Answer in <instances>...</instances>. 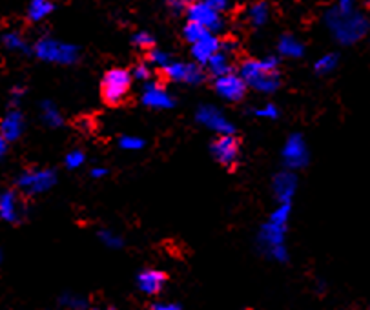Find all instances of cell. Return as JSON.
<instances>
[{"instance_id":"6da1fadb","label":"cell","mask_w":370,"mask_h":310,"mask_svg":"<svg viewBox=\"0 0 370 310\" xmlns=\"http://www.w3.org/2000/svg\"><path fill=\"white\" fill-rule=\"evenodd\" d=\"M239 77L246 82V86H254L255 90L266 91V93L274 91L281 82L279 73H277V59L270 57L264 60H243Z\"/></svg>"},{"instance_id":"7a4b0ae2","label":"cell","mask_w":370,"mask_h":310,"mask_svg":"<svg viewBox=\"0 0 370 310\" xmlns=\"http://www.w3.org/2000/svg\"><path fill=\"white\" fill-rule=\"evenodd\" d=\"M132 90V73L122 68L106 71L101 84V95L108 106H121Z\"/></svg>"},{"instance_id":"3957f363","label":"cell","mask_w":370,"mask_h":310,"mask_svg":"<svg viewBox=\"0 0 370 310\" xmlns=\"http://www.w3.org/2000/svg\"><path fill=\"white\" fill-rule=\"evenodd\" d=\"M350 4H341L338 10L332 11V16L328 19L330 26L334 27V32L338 35L339 40L343 43H350V40H356L363 33V27H361V19L358 16L350 15Z\"/></svg>"},{"instance_id":"277c9868","label":"cell","mask_w":370,"mask_h":310,"mask_svg":"<svg viewBox=\"0 0 370 310\" xmlns=\"http://www.w3.org/2000/svg\"><path fill=\"white\" fill-rule=\"evenodd\" d=\"M35 53L38 59L49 60V62H73L77 59V48L69 46V44H62L53 40V38H43L38 40L35 46Z\"/></svg>"},{"instance_id":"5b68a950","label":"cell","mask_w":370,"mask_h":310,"mask_svg":"<svg viewBox=\"0 0 370 310\" xmlns=\"http://www.w3.org/2000/svg\"><path fill=\"white\" fill-rule=\"evenodd\" d=\"M188 22H197L208 29V32H219L222 27V16L216 10H211L208 2L188 5Z\"/></svg>"},{"instance_id":"8992f818","label":"cell","mask_w":370,"mask_h":310,"mask_svg":"<svg viewBox=\"0 0 370 310\" xmlns=\"http://www.w3.org/2000/svg\"><path fill=\"white\" fill-rule=\"evenodd\" d=\"M55 182V174L51 170H27L19 177V187L26 193L46 192Z\"/></svg>"},{"instance_id":"52a82bcc","label":"cell","mask_w":370,"mask_h":310,"mask_svg":"<svg viewBox=\"0 0 370 310\" xmlns=\"http://www.w3.org/2000/svg\"><path fill=\"white\" fill-rule=\"evenodd\" d=\"M211 152L222 166L233 168L239 157V141L233 135H221L219 139L213 141Z\"/></svg>"},{"instance_id":"ba28073f","label":"cell","mask_w":370,"mask_h":310,"mask_svg":"<svg viewBox=\"0 0 370 310\" xmlns=\"http://www.w3.org/2000/svg\"><path fill=\"white\" fill-rule=\"evenodd\" d=\"M216 91L222 99L232 102H239L246 93V82L235 73H230V75L217 77L216 79Z\"/></svg>"},{"instance_id":"9c48e42d","label":"cell","mask_w":370,"mask_h":310,"mask_svg":"<svg viewBox=\"0 0 370 310\" xmlns=\"http://www.w3.org/2000/svg\"><path fill=\"white\" fill-rule=\"evenodd\" d=\"M166 281H168V278H166V274L161 272V270H144V272L139 274L137 278L139 289L148 296L159 294V292L164 289Z\"/></svg>"},{"instance_id":"30bf717a","label":"cell","mask_w":370,"mask_h":310,"mask_svg":"<svg viewBox=\"0 0 370 310\" xmlns=\"http://www.w3.org/2000/svg\"><path fill=\"white\" fill-rule=\"evenodd\" d=\"M219 48H221V43L210 33L208 37H205L203 40L192 46V55H194V59L199 64H207V62H210L213 55L219 53Z\"/></svg>"},{"instance_id":"8fae6325","label":"cell","mask_w":370,"mask_h":310,"mask_svg":"<svg viewBox=\"0 0 370 310\" xmlns=\"http://www.w3.org/2000/svg\"><path fill=\"white\" fill-rule=\"evenodd\" d=\"M197 117H199V121H201V123H205L207 126L213 128L216 132H222L224 135L233 134L232 124H228L227 119L222 117L221 113L217 112V110H213V108H208V106L201 108V110H199V113H197Z\"/></svg>"},{"instance_id":"7c38bea8","label":"cell","mask_w":370,"mask_h":310,"mask_svg":"<svg viewBox=\"0 0 370 310\" xmlns=\"http://www.w3.org/2000/svg\"><path fill=\"white\" fill-rule=\"evenodd\" d=\"M285 160L288 166H303L307 163V148L299 135H292L286 143Z\"/></svg>"},{"instance_id":"4fadbf2b","label":"cell","mask_w":370,"mask_h":310,"mask_svg":"<svg viewBox=\"0 0 370 310\" xmlns=\"http://www.w3.org/2000/svg\"><path fill=\"white\" fill-rule=\"evenodd\" d=\"M0 217L8 223H16L21 219V203L13 192L0 193Z\"/></svg>"},{"instance_id":"5bb4252c","label":"cell","mask_w":370,"mask_h":310,"mask_svg":"<svg viewBox=\"0 0 370 310\" xmlns=\"http://www.w3.org/2000/svg\"><path fill=\"white\" fill-rule=\"evenodd\" d=\"M22 128H24V121H22V115L19 112H10L2 119L0 123V135L4 137L5 141H15L21 137Z\"/></svg>"},{"instance_id":"9a60e30c","label":"cell","mask_w":370,"mask_h":310,"mask_svg":"<svg viewBox=\"0 0 370 310\" xmlns=\"http://www.w3.org/2000/svg\"><path fill=\"white\" fill-rule=\"evenodd\" d=\"M143 102L150 108H170L174 106V101L172 97L166 93V91L161 88V86L148 84L146 86V91L143 95Z\"/></svg>"},{"instance_id":"2e32d148","label":"cell","mask_w":370,"mask_h":310,"mask_svg":"<svg viewBox=\"0 0 370 310\" xmlns=\"http://www.w3.org/2000/svg\"><path fill=\"white\" fill-rule=\"evenodd\" d=\"M274 188L281 201L288 203V199H290L292 192H294V188H296V177L290 176V174H279V176L275 177Z\"/></svg>"},{"instance_id":"e0dca14e","label":"cell","mask_w":370,"mask_h":310,"mask_svg":"<svg viewBox=\"0 0 370 310\" xmlns=\"http://www.w3.org/2000/svg\"><path fill=\"white\" fill-rule=\"evenodd\" d=\"M208 64H210V71L216 75V79L217 77H224L232 73V62H230V57H228L227 53H222V51L213 55Z\"/></svg>"},{"instance_id":"ac0fdd59","label":"cell","mask_w":370,"mask_h":310,"mask_svg":"<svg viewBox=\"0 0 370 310\" xmlns=\"http://www.w3.org/2000/svg\"><path fill=\"white\" fill-rule=\"evenodd\" d=\"M53 11L51 2H46V0H35L27 8V19L33 22L43 21L44 16H48Z\"/></svg>"},{"instance_id":"d6986e66","label":"cell","mask_w":370,"mask_h":310,"mask_svg":"<svg viewBox=\"0 0 370 310\" xmlns=\"http://www.w3.org/2000/svg\"><path fill=\"white\" fill-rule=\"evenodd\" d=\"M183 35H185V38L190 44H197L199 40L208 37L210 32H208L205 26H201V24H197V22H188L185 27V32H183Z\"/></svg>"},{"instance_id":"ffe728a7","label":"cell","mask_w":370,"mask_h":310,"mask_svg":"<svg viewBox=\"0 0 370 310\" xmlns=\"http://www.w3.org/2000/svg\"><path fill=\"white\" fill-rule=\"evenodd\" d=\"M281 53L286 57H299L303 53V46L294 37H283L279 43Z\"/></svg>"},{"instance_id":"44dd1931","label":"cell","mask_w":370,"mask_h":310,"mask_svg":"<svg viewBox=\"0 0 370 310\" xmlns=\"http://www.w3.org/2000/svg\"><path fill=\"white\" fill-rule=\"evenodd\" d=\"M2 43H4L5 48L11 49V51H26V40L15 32L5 33L4 37H2Z\"/></svg>"},{"instance_id":"7402d4cb","label":"cell","mask_w":370,"mask_h":310,"mask_svg":"<svg viewBox=\"0 0 370 310\" xmlns=\"http://www.w3.org/2000/svg\"><path fill=\"white\" fill-rule=\"evenodd\" d=\"M186 68L188 64H181V62H172L166 68H163V75L170 80H185Z\"/></svg>"},{"instance_id":"603a6c76","label":"cell","mask_w":370,"mask_h":310,"mask_svg":"<svg viewBox=\"0 0 370 310\" xmlns=\"http://www.w3.org/2000/svg\"><path fill=\"white\" fill-rule=\"evenodd\" d=\"M266 16H268V5L266 4H255L250 8V21L257 26L266 21Z\"/></svg>"},{"instance_id":"cb8c5ba5","label":"cell","mask_w":370,"mask_h":310,"mask_svg":"<svg viewBox=\"0 0 370 310\" xmlns=\"http://www.w3.org/2000/svg\"><path fill=\"white\" fill-rule=\"evenodd\" d=\"M203 80H205V71H203L197 64H188V68H186L185 82H188V84H199Z\"/></svg>"},{"instance_id":"d4e9b609","label":"cell","mask_w":370,"mask_h":310,"mask_svg":"<svg viewBox=\"0 0 370 310\" xmlns=\"http://www.w3.org/2000/svg\"><path fill=\"white\" fill-rule=\"evenodd\" d=\"M43 117H44V121L49 124V126H58V124L62 123V119H60L58 112L55 110V106H53V104H49V102H46V104H44Z\"/></svg>"},{"instance_id":"484cf974","label":"cell","mask_w":370,"mask_h":310,"mask_svg":"<svg viewBox=\"0 0 370 310\" xmlns=\"http://www.w3.org/2000/svg\"><path fill=\"white\" fill-rule=\"evenodd\" d=\"M148 60L152 62V64L163 66V68H166L168 64H172V62H170V55L164 53V51H159V49H152V51H150Z\"/></svg>"},{"instance_id":"4316f807","label":"cell","mask_w":370,"mask_h":310,"mask_svg":"<svg viewBox=\"0 0 370 310\" xmlns=\"http://www.w3.org/2000/svg\"><path fill=\"white\" fill-rule=\"evenodd\" d=\"M154 43H155L154 38L150 37V35L146 32L137 33V35L133 37V44H135V46H139V48L152 49V48H154Z\"/></svg>"},{"instance_id":"83f0119b","label":"cell","mask_w":370,"mask_h":310,"mask_svg":"<svg viewBox=\"0 0 370 310\" xmlns=\"http://www.w3.org/2000/svg\"><path fill=\"white\" fill-rule=\"evenodd\" d=\"M336 64V55H327V57H323L319 62L316 64V71L317 73H327L330 71Z\"/></svg>"},{"instance_id":"f1b7e54d","label":"cell","mask_w":370,"mask_h":310,"mask_svg":"<svg viewBox=\"0 0 370 310\" xmlns=\"http://www.w3.org/2000/svg\"><path fill=\"white\" fill-rule=\"evenodd\" d=\"M84 163V154L82 152H71V154H68V157H66V166L68 168H77V166H80Z\"/></svg>"},{"instance_id":"f546056e","label":"cell","mask_w":370,"mask_h":310,"mask_svg":"<svg viewBox=\"0 0 370 310\" xmlns=\"http://www.w3.org/2000/svg\"><path fill=\"white\" fill-rule=\"evenodd\" d=\"M121 146L126 150H139V148H143L144 143L141 139H135V137H122Z\"/></svg>"},{"instance_id":"4dcf8cb0","label":"cell","mask_w":370,"mask_h":310,"mask_svg":"<svg viewBox=\"0 0 370 310\" xmlns=\"http://www.w3.org/2000/svg\"><path fill=\"white\" fill-rule=\"evenodd\" d=\"M133 75L137 77V79L146 80V79H150L152 71L148 70V66H146V64H139V66H135V70H133Z\"/></svg>"},{"instance_id":"1f68e13d","label":"cell","mask_w":370,"mask_h":310,"mask_svg":"<svg viewBox=\"0 0 370 310\" xmlns=\"http://www.w3.org/2000/svg\"><path fill=\"white\" fill-rule=\"evenodd\" d=\"M208 4H210L211 10H216L217 13H222V11L230 10V4H228V2H224V0H210Z\"/></svg>"},{"instance_id":"d6a6232c","label":"cell","mask_w":370,"mask_h":310,"mask_svg":"<svg viewBox=\"0 0 370 310\" xmlns=\"http://www.w3.org/2000/svg\"><path fill=\"white\" fill-rule=\"evenodd\" d=\"M255 115H259V117H277V110H275V106H272V104H268L266 108H263V110H255Z\"/></svg>"},{"instance_id":"836d02e7","label":"cell","mask_w":370,"mask_h":310,"mask_svg":"<svg viewBox=\"0 0 370 310\" xmlns=\"http://www.w3.org/2000/svg\"><path fill=\"white\" fill-rule=\"evenodd\" d=\"M152 310H179V307L168 305V303H159V305L152 307Z\"/></svg>"},{"instance_id":"e575fe53","label":"cell","mask_w":370,"mask_h":310,"mask_svg":"<svg viewBox=\"0 0 370 310\" xmlns=\"http://www.w3.org/2000/svg\"><path fill=\"white\" fill-rule=\"evenodd\" d=\"M102 239L108 243V245H115V246H121V241L115 239V237H111L110 234H102Z\"/></svg>"},{"instance_id":"d590c367","label":"cell","mask_w":370,"mask_h":310,"mask_svg":"<svg viewBox=\"0 0 370 310\" xmlns=\"http://www.w3.org/2000/svg\"><path fill=\"white\" fill-rule=\"evenodd\" d=\"M170 8L175 11H185L188 10V5L185 4V2H170Z\"/></svg>"},{"instance_id":"8d00e7d4","label":"cell","mask_w":370,"mask_h":310,"mask_svg":"<svg viewBox=\"0 0 370 310\" xmlns=\"http://www.w3.org/2000/svg\"><path fill=\"white\" fill-rule=\"evenodd\" d=\"M106 174H108L106 168H93V170H91V176L93 177H102V176H106Z\"/></svg>"},{"instance_id":"74e56055","label":"cell","mask_w":370,"mask_h":310,"mask_svg":"<svg viewBox=\"0 0 370 310\" xmlns=\"http://www.w3.org/2000/svg\"><path fill=\"white\" fill-rule=\"evenodd\" d=\"M5 143H8V141H5L4 137L0 135V157H2V155L5 154Z\"/></svg>"},{"instance_id":"f35d334b","label":"cell","mask_w":370,"mask_h":310,"mask_svg":"<svg viewBox=\"0 0 370 310\" xmlns=\"http://www.w3.org/2000/svg\"><path fill=\"white\" fill-rule=\"evenodd\" d=\"M93 310H108V309H93Z\"/></svg>"},{"instance_id":"ab89813d","label":"cell","mask_w":370,"mask_h":310,"mask_svg":"<svg viewBox=\"0 0 370 310\" xmlns=\"http://www.w3.org/2000/svg\"><path fill=\"white\" fill-rule=\"evenodd\" d=\"M0 259H2V254H0Z\"/></svg>"}]
</instances>
